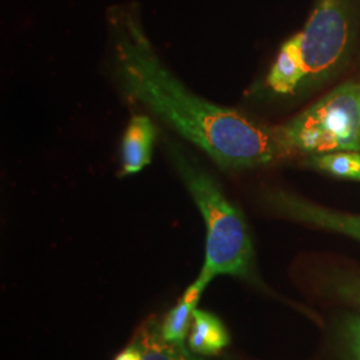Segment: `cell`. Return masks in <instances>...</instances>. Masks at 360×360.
Returning <instances> with one entry per match:
<instances>
[{"label": "cell", "mask_w": 360, "mask_h": 360, "mask_svg": "<svg viewBox=\"0 0 360 360\" xmlns=\"http://www.w3.org/2000/svg\"><path fill=\"white\" fill-rule=\"evenodd\" d=\"M107 20L114 79L129 102L146 107L224 169L284 158L275 126L202 98L163 63L134 6L112 7Z\"/></svg>", "instance_id": "obj_1"}, {"label": "cell", "mask_w": 360, "mask_h": 360, "mask_svg": "<svg viewBox=\"0 0 360 360\" xmlns=\"http://www.w3.org/2000/svg\"><path fill=\"white\" fill-rule=\"evenodd\" d=\"M167 154L206 224V259L198 279L208 285L218 275L250 276L252 242L242 211L187 151L168 143Z\"/></svg>", "instance_id": "obj_2"}, {"label": "cell", "mask_w": 360, "mask_h": 360, "mask_svg": "<svg viewBox=\"0 0 360 360\" xmlns=\"http://www.w3.org/2000/svg\"><path fill=\"white\" fill-rule=\"evenodd\" d=\"M352 39V1L316 0L306 27L278 52L266 86L278 95H294L330 77L346 60Z\"/></svg>", "instance_id": "obj_3"}, {"label": "cell", "mask_w": 360, "mask_h": 360, "mask_svg": "<svg viewBox=\"0 0 360 360\" xmlns=\"http://www.w3.org/2000/svg\"><path fill=\"white\" fill-rule=\"evenodd\" d=\"M284 158L360 153V83L347 82L290 122L275 126Z\"/></svg>", "instance_id": "obj_4"}, {"label": "cell", "mask_w": 360, "mask_h": 360, "mask_svg": "<svg viewBox=\"0 0 360 360\" xmlns=\"http://www.w3.org/2000/svg\"><path fill=\"white\" fill-rule=\"evenodd\" d=\"M264 199L275 212L285 218L345 233L360 240V215L334 211L278 188L267 191Z\"/></svg>", "instance_id": "obj_5"}, {"label": "cell", "mask_w": 360, "mask_h": 360, "mask_svg": "<svg viewBox=\"0 0 360 360\" xmlns=\"http://www.w3.org/2000/svg\"><path fill=\"white\" fill-rule=\"evenodd\" d=\"M156 141L153 120L144 114L132 115L122 141V174L141 172L151 163Z\"/></svg>", "instance_id": "obj_6"}, {"label": "cell", "mask_w": 360, "mask_h": 360, "mask_svg": "<svg viewBox=\"0 0 360 360\" xmlns=\"http://www.w3.org/2000/svg\"><path fill=\"white\" fill-rule=\"evenodd\" d=\"M230 335L223 323L211 312L193 309L188 348L198 355H217L229 346Z\"/></svg>", "instance_id": "obj_7"}, {"label": "cell", "mask_w": 360, "mask_h": 360, "mask_svg": "<svg viewBox=\"0 0 360 360\" xmlns=\"http://www.w3.org/2000/svg\"><path fill=\"white\" fill-rule=\"evenodd\" d=\"M207 284L196 279L181 296L179 303L171 309L165 319L162 328L163 338L171 343H184V339L191 330L193 312L196 309L202 292Z\"/></svg>", "instance_id": "obj_8"}, {"label": "cell", "mask_w": 360, "mask_h": 360, "mask_svg": "<svg viewBox=\"0 0 360 360\" xmlns=\"http://www.w3.org/2000/svg\"><path fill=\"white\" fill-rule=\"evenodd\" d=\"M135 340L142 347L143 360H199L184 343L167 342L158 326L146 327Z\"/></svg>", "instance_id": "obj_9"}, {"label": "cell", "mask_w": 360, "mask_h": 360, "mask_svg": "<svg viewBox=\"0 0 360 360\" xmlns=\"http://www.w3.org/2000/svg\"><path fill=\"white\" fill-rule=\"evenodd\" d=\"M309 166L340 179L355 180L360 172V153L312 155Z\"/></svg>", "instance_id": "obj_10"}, {"label": "cell", "mask_w": 360, "mask_h": 360, "mask_svg": "<svg viewBox=\"0 0 360 360\" xmlns=\"http://www.w3.org/2000/svg\"><path fill=\"white\" fill-rule=\"evenodd\" d=\"M331 284L340 299L360 307V274L338 275Z\"/></svg>", "instance_id": "obj_11"}, {"label": "cell", "mask_w": 360, "mask_h": 360, "mask_svg": "<svg viewBox=\"0 0 360 360\" xmlns=\"http://www.w3.org/2000/svg\"><path fill=\"white\" fill-rule=\"evenodd\" d=\"M348 352L354 360H360V316L348 321L345 328Z\"/></svg>", "instance_id": "obj_12"}, {"label": "cell", "mask_w": 360, "mask_h": 360, "mask_svg": "<svg viewBox=\"0 0 360 360\" xmlns=\"http://www.w3.org/2000/svg\"><path fill=\"white\" fill-rule=\"evenodd\" d=\"M355 180H356V181H360V172L358 174V176H356V179Z\"/></svg>", "instance_id": "obj_13"}]
</instances>
